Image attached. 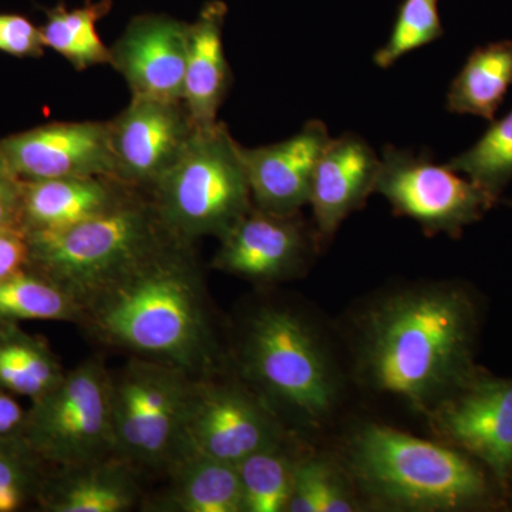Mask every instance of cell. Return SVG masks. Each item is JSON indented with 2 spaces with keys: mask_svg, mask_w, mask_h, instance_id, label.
I'll use <instances>...</instances> for the list:
<instances>
[{
  "mask_svg": "<svg viewBox=\"0 0 512 512\" xmlns=\"http://www.w3.org/2000/svg\"><path fill=\"white\" fill-rule=\"evenodd\" d=\"M476 311L453 286L406 291L367 316L360 372L380 393L429 413L474 375Z\"/></svg>",
  "mask_w": 512,
  "mask_h": 512,
  "instance_id": "obj_1",
  "label": "cell"
},
{
  "mask_svg": "<svg viewBox=\"0 0 512 512\" xmlns=\"http://www.w3.org/2000/svg\"><path fill=\"white\" fill-rule=\"evenodd\" d=\"M80 325L106 345L191 376L214 359L204 289L184 242L171 241L100 289L84 303Z\"/></svg>",
  "mask_w": 512,
  "mask_h": 512,
  "instance_id": "obj_2",
  "label": "cell"
},
{
  "mask_svg": "<svg viewBox=\"0 0 512 512\" xmlns=\"http://www.w3.org/2000/svg\"><path fill=\"white\" fill-rule=\"evenodd\" d=\"M348 461L363 491L396 510H467L490 494L483 468L473 457L380 424L356 431Z\"/></svg>",
  "mask_w": 512,
  "mask_h": 512,
  "instance_id": "obj_3",
  "label": "cell"
},
{
  "mask_svg": "<svg viewBox=\"0 0 512 512\" xmlns=\"http://www.w3.org/2000/svg\"><path fill=\"white\" fill-rule=\"evenodd\" d=\"M28 237L30 268L72 293L82 306L124 272L177 241L165 231L144 192L82 224Z\"/></svg>",
  "mask_w": 512,
  "mask_h": 512,
  "instance_id": "obj_4",
  "label": "cell"
},
{
  "mask_svg": "<svg viewBox=\"0 0 512 512\" xmlns=\"http://www.w3.org/2000/svg\"><path fill=\"white\" fill-rule=\"evenodd\" d=\"M177 241L224 238L254 207L241 144L225 124L197 128L177 163L147 192Z\"/></svg>",
  "mask_w": 512,
  "mask_h": 512,
  "instance_id": "obj_5",
  "label": "cell"
},
{
  "mask_svg": "<svg viewBox=\"0 0 512 512\" xmlns=\"http://www.w3.org/2000/svg\"><path fill=\"white\" fill-rule=\"evenodd\" d=\"M25 441L55 468L116 456L111 376L99 359L66 372L55 389L32 402Z\"/></svg>",
  "mask_w": 512,
  "mask_h": 512,
  "instance_id": "obj_6",
  "label": "cell"
},
{
  "mask_svg": "<svg viewBox=\"0 0 512 512\" xmlns=\"http://www.w3.org/2000/svg\"><path fill=\"white\" fill-rule=\"evenodd\" d=\"M245 375L262 392L319 421L335 404L336 389L318 340L295 313L261 309L242 343Z\"/></svg>",
  "mask_w": 512,
  "mask_h": 512,
  "instance_id": "obj_7",
  "label": "cell"
},
{
  "mask_svg": "<svg viewBox=\"0 0 512 512\" xmlns=\"http://www.w3.org/2000/svg\"><path fill=\"white\" fill-rule=\"evenodd\" d=\"M192 382L180 367L144 357L111 376L116 456L134 467H167L183 439Z\"/></svg>",
  "mask_w": 512,
  "mask_h": 512,
  "instance_id": "obj_8",
  "label": "cell"
},
{
  "mask_svg": "<svg viewBox=\"0 0 512 512\" xmlns=\"http://www.w3.org/2000/svg\"><path fill=\"white\" fill-rule=\"evenodd\" d=\"M380 160L375 192L390 202L397 215L419 222L430 234L446 232L457 237L498 202L446 164L434 163L430 153L386 146Z\"/></svg>",
  "mask_w": 512,
  "mask_h": 512,
  "instance_id": "obj_9",
  "label": "cell"
},
{
  "mask_svg": "<svg viewBox=\"0 0 512 512\" xmlns=\"http://www.w3.org/2000/svg\"><path fill=\"white\" fill-rule=\"evenodd\" d=\"M282 436L275 414L241 387L194 380L178 451L238 466L256 451L281 444Z\"/></svg>",
  "mask_w": 512,
  "mask_h": 512,
  "instance_id": "obj_10",
  "label": "cell"
},
{
  "mask_svg": "<svg viewBox=\"0 0 512 512\" xmlns=\"http://www.w3.org/2000/svg\"><path fill=\"white\" fill-rule=\"evenodd\" d=\"M109 130L117 180L147 194L177 163L197 127L184 101L133 96Z\"/></svg>",
  "mask_w": 512,
  "mask_h": 512,
  "instance_id": "obj_11",
  "label": "cell"
},
{
  "mask_svg": "<svg viewBox=\"0 0 512 512\" xmlns=\"http://www.w3.org/2000/svg\"><path fill=\"white\" fill-rule=\"evenodd\" d=\"M431 426L501 483L512 473V380L474 373L430 410Z\"/></svg>",
  "mask_w": 512,
  "mask_h": 512,
  "instance_id": "obj_12",
  "label": "cell"
},
{
  "mask_svg": "<svg viewBox=\"0 0 512 512\" xmlns=\"http://www.w3.org/2000/svg\"><path fill=\"white\" fill-rule=\"evenodd\" d=\"M0 156L22 181L116 178L109 121H63L20 131L0 140Z\"/></svg>",
  "mask_w": 512,
  "mask_h": 512,
  "instance_id": "obj_13",
  "label": "cell"
},
{
  "mask_svg": "<svg viewBox=\"0 0 512 512\" xmlns=\"http://www.w3.org/2000/svg\"><path fill=\"white\" fill-rule=\"evenodd\" d=\"M190 23L167 15L136 16L110 47V63L133 96L184 101Z\"/></svg>",
  "mask_w": 512,
  "mask_h": 512,
  "instance_id": "obj_14",
  "label": "cell"
},
{
  "mask_svg": "<svg viewBox=\"0 0 512 512\" xmlns=\"http://www.w3.org/2000/svg\"><path fill=\"white\" fill-rule=\"evenodd\" d=\"M220 241L215 268L258 282L295 274L312 249L311 235L296 214H274L255 205Z\"/></svg>",
  "mask_w": 512,
  "mask_h": 512,
  "instance_id": "obj_15",
  "label": "cell"
},
{
  "mask_svg": "<svg viewBox=\"0 0 512 512\" xmlns=\"http://www.w3.org/2000/svg\"><path fill=\"white\" fill-rule=\"evenodd\" d=\"M329 140L328 127L311 120L295 136L279 143L241 146L255 207L279 215L298 214L309 204L313 174Z\"/></svg>",
  "mask_w": 512,
  "mask_h": 512,
  "instance_id": "obj_16",
  "label": "cell"
},
{
  "mask_svg": "<svg viewBox=\"0 0 512 512\" xmlns=\"http://www.w3.org/2000/svg\"><path fill=\"white\" fill-rule=\"evenodd\" d=\"M380 164L365 138L355 133L330 138L316 165L309 198L322 241H329L350 212L375 192Z\"/></svg>",
  "mask_w": 512,
  "mask_h": 512,
  "instance_id": "obj_17",
  "label": "cell"
},
{
  "mask_svg": "<svg viewBox=\"0 0 512 512\" xmlns=\"http://www.w3.org/2000/svg\"><path fill=\"white\" fill-rule=\"evenodd\" d=\"M136 192L110 177L23 181L20 225L28 234L60 231L114 210Z\"/></svg>",
  "mask_w": 512,
  "mask_h": 512,
  "instance_id": "obj_18",
  "label": "cell"
},
{
  "mask_svg": "<svg viewBox=\"0 0 512 512\" xmlns=\"http://www.w3.org/2000/svg\"><path fill=\"white\" fill-rule=\"evenodd\" d=\"M227 15V3L210 0L190 23L184 103L197 128L218 123V111L231 87V70L222 42Z\"/></svg>",
  "mask_w": 512,
  "mask_h": 512,
  "instance_id": "obj_19",
  "label": "cell"
},
{
  "mask_svg": "<svg viewBox=\"0 0 512 512\" xmlns=\"http://www.w3.org/2000/svg\"><path fill=\"white\" fill-rule=\"evenodd\" d=\"M138 497L134 466L111 456L79 467H52L37 507L46 512H124Z\"/></svg>",
  "mask_w": 512,
  "mask_h": 512,
  "instance_id": "obj_20",
  "label": "cell"
},
{
  "mask_svg": "<svg viewBox=\"0 0 512 512\" xmlns=\"http://www.w3.org/2000/svg\"><path fill=\"white\" fill-rule=\"evenodd\" d=\"M165 468L171 478L165 510L244 512L241 477L234 464L180 450Z\"/></svg>",
  "mask_w": 512,
  "mask_h": 512,
  "instance_id": "obj_21",
  "label": "cell"
},
{
  "mask_svg": "<svg viewBox=\"0 0 512 512\" xmlns=\"http://www.w3.org/2000/svg\"><path fill=\"white\" fill-rule=\"evenodd\" d=\"M511 86V40L477 47L451 82L446 109L450 113L494 121Z\"/></svg>",
  "mask_w": 512,
  "mask_h": 512,
  "instance_id": "obj_22",
  "label": "cell"
},
{
  "mask_svg": "<svg viewBox=\"0 0 512 512\" xmlns=\"http://www.w3.org/2000/svg\"><path fill=\"white\" fill-rule=\"evenodd\" d=\"M66 375L45 338L19 323L0 325V389L30 402L55 389Z\"/></svg>",
  "mask_w": 512,
  "mask_h": 512,
  "instance_id": "obj_23",
  "label": "cell"
},
{
  "mask_svg": "<svg viewBox=\"0 0 512 512\" xmlns=\"http://www.w3.org/2000/svg\"><path fill=\"white\" fill-rule=\"evenodd\" d=\"M111 6V0H90L80 8L70 9L60 3L46 9V22L40 26L46 49L55 50L77 70L109 64L110 47L104 45L96 26L109 15Z\"/></svg>",
  "mask_w": 512,
  "mask_h": 512,
  "instance_id": "obj_24",
  "label": "cell"
},
{
  "mask_svg": "<svg viewBox=\"0 0 512 512\" xmlns=\"http://www.w3.org/2000/svg\"><path fill=\"white\" fill-rule=\"evenodd\" d=\"M23 320L82 323L79 301L36 269L26 268L0 281V325Z\"/></svg>",
  "mask_w": 512,
  "mask_h": 512,
  "instance_id": "obj_25",
  "label": "cell"
},
{
  "mask_svg": "<svg viewBox=\"0 0 512 512\" xmlns=\"http://www.w3.org/2000/svg\"><path fill=\"white\" fill-rule=\"evenodd\" d=\"M244 512H284L292 493L296 461L281 444L256 451L238 464Z\"/></svg>",
  "mask_w": 512,
  "mask_h": 512,
  "instance_id": "obj_26",
  "label": "cell"
},
{
  "mask_svg": "<svg viewBox=\"0 0 512 512\" xmlns=\"http://www.w3.org/2000/svg\"><path fill=\"white\" fill-rule=\"evenodd\" d=\"M446 165L500 198L512 180V110L503 119L494 120L473 147Z\"/></svg>",
  "mask_w": 512,
  "mask_h": 512,
  "instance_id": "obj_27",
  "label": "cell"
},
{
  "mask_svg": "<svg viewBox=\"0 0 512 512\" xmlns=\"http://www.w3.org/2000/svg\"><path fill=\"white\" fill-rule=\"evenodd\" d=\"M50 470L25 440L0 441V512L37 507Z\"/></svg>",
  "mask_w": 512,
  "mask_h": 512,
  "instance_id": "obj_28",
  "label": "cell"
},
{
  "mask_svg": "<svg viewBox=\"0 0 512 512\" xmlns=\"http://www.w3.org/2000/svg\"><path fill=\"white\" fill-rule=\"evenodd\" d=\"M444 35L439 0H403L386 45L373 56L380 69H389L397 60Z\"/></svg>",
  "mask_w": 512,
  "mask_h": 512,
  "instance_id": "obj_29",
  "label": "cell"
},
{
  "mask_svg": "<svg viewBox=\"0 0 512 512\" xmlns=\"http://www.w3.org/2000/svg\"><path fill=\"white\" fill-rule=\"evenodd\" d=\"M356 510L338 474L322 460L296 463L286 512H350Z\"/></svg>",
  "mask_w": 512,
  "mask_h": 512,
  "instance_id": "obj_30",
  "label": "cell"
},
{
  "mask_svg": "<svg viewBox=\"0 0 512 512\" xmlns=\"http://www.w3.org/2000/svg\"><path fill=\"white\" fill-rule=\"evenodd\" d=\"M45 49L40 26L18 13H0V52L15 57H40Z\"/></svg>",
  "mask_w": 512,
  "mask_h": 512,
  "instance_id": "obj_31",
  "label": "cell"
},
{
  "mask_svg": "<svg viewBox=\"0 0 512 512\" xmlns=\"http://www.w3.org/2000/svg\"><path fill=\"white\" fill-rule=\"evenodd\" d=\"M28 232L19 225L0 228V281L29 268Z\"/></svg>",
  "mask_w": 512,
  "mask_h": 512,
  "instance_id": "obj_32",
  "label": "cell"
},
{
  "mask_svg": "<svg viewBox=\"0 0 512 512\" xmlns=\"http://www.w3.org/2000/svg\"><path fill=\"white\" fill-rule=\"evenodd\" d=\"M23 181L0 156V228L20 225Z\"/></svg>",
  "mask_w": 512,
  "mask_h": 512,
  "instance_id": "obj_33",
  "label": "cell"
},
{
  "mask_svg": "<svg viewBox=\"0 0 512 512\" xmlns=\"http://www.w3.org/2000/svg\"><path fill=\"white\" fill-rule=\"evenodd\" d=\"M26 420L28 409L18 397L0 389V441L25 440Z\"/></svg>",
  "mask_w": 512,
  "mask_h": 512,
  "instance_id": "obj_34",
  "label": "cell"
},
{
  "mask_svg": "<svg viewBox=\"0 0 512 512\" xmlns=\"http://www.w3.org/2000/svg\"><path fill=\"white\" fill-rule=\"evenodd\" d=\"M511 477H512V473H511ZM511 477H510V478H511Z\"/></svg>",
  "mask_w": 512,
  "mask_h": 512,
  "instance_id": "obj_35",
  "label": "cell"
}]
</instances>
